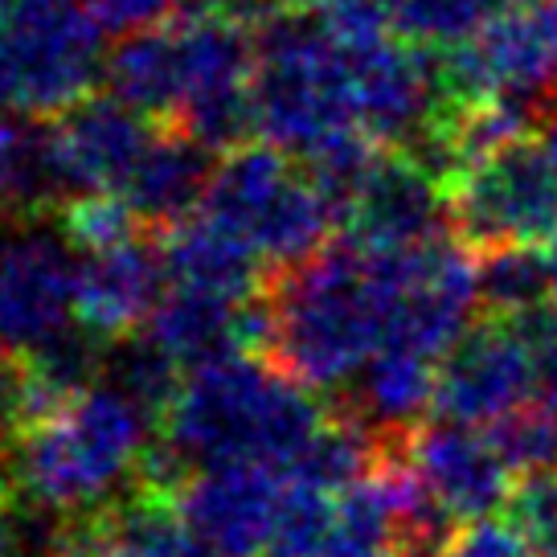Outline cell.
<instances>
[{"label": "cell", "instance_id": "1", "mask_svg": "<svg viewBox=\"0 0 557 557\" xmlns=\"http://www.w3.org/2000/svg\"><path fill=\"white\" fill-rule=\"evenodd\" d=\"M410 250H369L341 238L267 283L271 361L308 389H345L394 329Z\"/></svg>", "mask_w": 557, "mask_h": 557}, {"label": "cell", "instance_id": "2", "mask_svg": "<svg viewBox=\"0 0 557 557\" xmlns=\"http://www.w3.org/2000/svg\"><path fill=\"white\" fill-rule=\"evenodd\" d=\"M329 418L324 401L271 357L238 352L181 382L160 447L181 475L226 463H262L287 475Z\"/></svg>", "mask_w": 557, "mask_h": 557}, {"label": "cell", "instance_id": "3", "mask_svg": "<svg viewBox=\"0 0 557 557\" xmlns=\"http://www.w3.org/2000/svg\"><path fill=\"white\" fill-rule=\"evenodd\" d=\"M152 418L120 385H90L4 455L9 484L62 517H95L144 487Z\"/></svg>", "mask_w": 557, "mask_h": 557}, {"label": "cell", "instance_id": "4", "mask_svg": "<svg viewBox=\"0 0 557 557\" xmlns=\"http://www.w3.org/2000/svg\"><path fill=\"white\" fill-rule=\"evenodd\" d=\"M255 62V132L278 148L308 157L324 139L357 127L352 62L312 13L267 21Z\"/></svg>", "mask_w": 557, "mask_h": 557}, {"label": "cell", "instance_id": "5", "mask_svg": "<svg viewBox=\"0 0 557 557\" xmlns=\"http://www.w3.org/2000/svg\"><path fill=\"white\" fill-rule=\"evenodd\" d=\"M197 213L259 255L271 275L292 271L324 250L336 226L304 169H292L271 144H243L213 169Z\"/></svg>", "mask_w": 557, "mask_h": 557}, {"label": "cell", "instance_id": "6", "mask_svg": "<svg viewBox=\"0 0 557 557\" xmlns=\"http://www.w3.org/2000/svg\"><path fill=\"white\" fill-rule=\"evenodd\" d=\"M103 25L83 0H13L0 9V115H66L90 99Z\"/></svg>", "mask_w": 557, "mask_h": 557}, {"label": "cell", "instance_id": "7", "mask_svg": "<svg viewBox=\"0 0 557 557\" xmlns=\"http://www.w3.org/2000/svg\"><path fill=\"white\" fill-rule=\"evenodd\" d=\"M451 230L471 255L557 243V164L537 136L471 164L451 185Z\"/></svg>", "mask_w": 557, "mask_h": 557}, {"label": "cell", "instance_id": "8", "mask_svg": "<svg viewBox=\"0 0 557 557\" xmlns=\"http://www.w3.org/2000/svg\"><path fill=\"white\" fill-rule=\"evenodd\" d=\"M537 394V348L517 324L484 315L438 361L435 418L463 426H496Z\"/></svg>", "mask_w": 557, "mask_h": 557}, {"label": "cell", "instance_id": "9", "mask_svg": "<svg viewBox=\"0 0 557 557\" xmlns=\"http://www.w3.org/2000/svg\"><path fill=\"white\" fill-rule=\"evenodd\" d=\"M74 271L66 234L46 226L0 230V345L29 357L74 329Z\"/></svg>", "mask_w": 557, "mask_h": 557}, {"label": "cell", "instance_id": "10", "mask_svg": "<svg viewBox=\"0 0 557 557\" xmlns=\"http://www.w3.org/2000/svg\"><path fill=\"white\" fill-rule=\"evenodd\" d=\"M352 90H357V127L389 152L414 148L447 120V103L438 90L435 53L414 50L406 41H377L348 50Z\"/></svg>", "mask_w": 557, "mask_h": 557}, {"label": "cell", "instance_id": "11", "mask_svg": "<svg viewBox=\"0 0 557 557\" xmlns=\"http://www.w3.org/2000/svg\"><path fill=\"white\" fill-rule=\"evenodd\" d=\"M287 475L262 463H226L185 475L173 492L176 517L222 557H267Z\"/></svg>", "mask_w": 557, "mask_h": 557}, {"label": "cell", "instance_id": "12", "mask_svg": "<svg viewBox=\"0 0 557 557\" xmlns=\"http://www.w3.org/2000/svg\"><path fill=\"white\" fill-rule=\"evenodd\" d=\"M401 455L414 463V471L431 484V492L463 529L496 521L508 512L517 475L505 463L500 447L492 443V435H484L480 426H463L447 418L422 422L406 438Z\"/></svg>", "mask_w": 557, "mask_h": 557}, {"label": "cell", "instance_id": "13", "mask_svg": "<svg viewBox=\"0 0 557 557\" xmlns=\"http://www.w3.org/2000/svg\"><path fill=\"white\" fill-rule=\"evenodd\" d=\"M345 226V238L369 250H418L443 243L455 238L451 189L406 152H382Z\"/></svg>", "mask_w": 557, "mask_h": 557}, {"label": "cell", "instance_id": "14", "mask_svg": "<svg viewBox=\"0 0 557 557\" xmlns=\"http://www.w3.org/2000/svg\"><path fill=\"white\" fill-rule=\"evenodd\" d=\"M164 250L148 234L132 243L90 250L74 271V320L103 345L127 341L139 324L157 315L164 299Z\"/></svg>", "mask_w": 557, "mask_h": 557}, {"label": "cell", "instance_id": "15", "mask_svg": "<svg viewBox=\"0 0 557 557\" xmlns=\"http://www.w3.org/2000/svg\"><path fill=\"white\" fill-rule=\"evenodd\" d=\"M53 136H58L66 189L74 197H90V193L120 197L127 181L136 176L139 160L152 152L160 127H152L148 115L120 103L115 95L107 99L90 95L78 107H70L66 115H58Z\"/></svg>", "mask_w": 557, "mask_h": 557}, {"label": "cell", "instance_id": "16", "mask_svg": "<svg viewBox=\"0 0 557 557\" xmlns=\"http://www.w3.org/2000/svg\"><path fill=\"white\" fill-rule=\"evenodd\" d=\"M144 336L160 352H169L176 366L201 369L238 357L246 348L271 345V308H267V296L250 304H230V299L173 287L160 299Z\"/></svg>", "mask_w": 557, "mask_h": 557}, {"label": "cell", "instance_id": "17", "mask_svg": "<svg viewBox=\"0 0 557 557\" xmlns=\"http://www.w3.org/2000/svg\"><path fill=\"white\" fill-rule=\"evenodd\" d=\"M164 267L181 292H201L230 304H250L267 296L262 287V262L255 250H246L238 238H230L222 226L206 222L201 213L173 226L164 243Z\"/></svg>", "mask_w": 557, "mask_h": 557}, {"label": "cell", "instance_id": "18", "mask_svg": "<svg viewBox=\"0 0 557 557\" xmlns=\"http://www.w3.org/2000/svg\"><path fill=\"white\" fill-rule=\"evenodd\" d=\"M209 148H201L197 139L185 132H160L152 152L139 160L136 176L127 181V189L120 193L127 206L139 213L144 226H181L185 218L197 213L201 197L209 189Z\"/></svg>", "mask_w": 557, "mask_h": 557}, {"label": "cell", "instance_id": "19", "mask_svg": "<svg viewBox=\"0 0 557 557\" xmlns=\"http://www.w3.org/2000/svg\"><path fill=\"white\" fill-rule=\"evenodd\" d=\"M103 557H222L176 517L173 496L136 487L127 500L95 512Z\"/></svg>", "mask_w": 557, "mask_h": 557}, {"label": "cell", "instance_id": "20", "mask_svg": "<svg viewBox=\"0 0 557 557\" xmlns=\"http://www.w3.org/2000/svg\"><path fill=\"white\" fill-rule=\"evenodd\" d=\"M107 83H111V95L120 103L136 107L139 115H148V120L169 115L173 120L176 107H181V87H185L181 37H176L173 21L160 29H144V34L127 37L107 62Z\"/></svg>", "mask_w": 557, "mask_h": 557}, {"label": "cell", "instance_id": "21", "mask_svg": "<svg viewBox=\"0 0 557 557\" xmlns=\"http://www.w3.org/2000/svg\"><path fill=\"white\" fill-rule=\"evenodd\" d=\"M475 292L480 312L496 320H524L557 308L554 255H545L541 246H500L475 255Z\"/></svg>", "mask_w": 557, "mask_h": 557}, {"label": "cell", "instance_id": "22", "mask_svg": "<svg viewBox=\"0 0 557 557\" xmlns=\"http://www.w3.org/2000/svg\"><path fill=\"white\" fill-rule=\"evenodd\" d=\"M517 0H394V34L414 50H455L505 17Z\"/></svg>", "mask_w": 557, "mask_h": 557}, {"label": "cell", "instance_id": "23", "mask_svg": "<svg viewBox=\"0 0 557 557\" xmlns=\"http://www.w3.org/2000/svg\"><path fill=\"white\" fill-rule=\"evenodd\" d=\"M324 557H398V524L377 471L336 496V521Z\"/></svg>", "mask_w": 557, "mask_h": 557}, {"label": "cell", "instance_id": "24", "mask_svg": "<svg viewBox=\"0 0 557 557\" xmlns=\"http://www.w3.org/2000/svg\"><path fill=\"white\" fill-rule=\"evenodd\" d=\"M332 521H336V496L332 492L287 480L267 557H324Z\"/></svg>", "mask_w": 557, "mask_h": 557}, {"label": "cell", "instance_id": "25", "mask_svg": "<svg viewBox=\"0 0 557 557\" xmlns=\"http://www.w3.org/2000/svg\"><path fill=\"white\" fill-rule=\"evenodd\" d=\"M492 443L500 447L512 475H557V410L545 401H529L517 414L492 426Z\"/></svg>", "mask_w": 557, "mask_h": 557}, {"label": "cell", "instance_id": "26", "mask_svg": "<svg viewBox=\"0 0 557 557\" xmlns=\"http://www.w3.org/2000/svg\"><path fill=\"white\" fill-rule=\"evenodd\" d=\"M62 234L74 250H107V246L132 243L139 234H148L139 213L123 197H111V193H90V197H74L62 213Z\"/></svg>", "mask_w": 557, "mask_h": 557}, {"label": "cell", "instance_id": "27", "mask_svg": "<svg viewBox=\"0 0 557 557\" xmlns=\"http://www.w3.org/2000/svg\"><path fill=\"white\" fill-rule=\"evenodd\" d=\"M308 13L345 50L377 46L394 34V0H312Z\"/></svg>", "mask_w": 557, "mask_h": 557}, {"label": "cell", "instance_id": "28", "mask_svg": "<svg viewBox=\"0 0 557 557\" xmlns=\"http://www.w3.org/2000/svg\"><path fill=\"white\" fill-rule=\"evenodd\" d=\"M505 521L541 554L557 537V475L521 480L517 492H512V500H508Z\"/></svg>", "mask_w": 557, "mask_h": 557}, {"label": "cell", "instance_id": "29", "mask_svg": "<svg viewBox=\"0 0 557 557\" xmlns=\"http://www.w3.org/2000/svg\"><path fill=\"white\" fill-rule=\"evenodd\" d=\"M90 17L103 25V34H144L160 29L164 21H176L197 0H83Z\"/></svg>", "mask_w": 557, "mask_h": 557}, {"label": "cell", "instance_id": "30", "mask_svg": "<svg viewBox=\"0 0 557 557\" xmlns=\"http://www.w3.org/2000/svg\"><path fill=\"white\" fill-rule=\"evenodd\" d=\"M222 4L230 13H238L246 25H267V21L296 13V4H304V0H222Z\"/></svg>", "mask_w": 557, "mask_h": 557}, {"label": "cell", "instance_id": "31", "mask_svg": "<svg viewBox=\"0 0 557 557\" xmlns=\"http://www.w3.org/2000/svg\"><path fill=\"white\" fill-rule=\"evenodd\" d=\"M537 394L545 406L557 410V336L537 352Z\"/></svg>", "mask_w": 557, "mask_h": 557}, {"label": "cell", "instance_id": "32", "mask_svg": "<svg viewBox=\"0 0 557 557\" xmlns=\"http://www.w3.org/2000/svg\"><path fill=\"white\" fill-rule=\"evenodd\" d=\"M541 144L549 148V157H554V164H557V111H549V120L541 123Z\"/></svg>", "mask_w": 557, "mask_h": 557}, {"label": "cell", "instance_id": "33", "mask_svg": "<svg viewBox=\"0 0 557 557\" xmlns=\"http://www.w3.org/2000/svg\"><path fill=\"white\" fill-rule=\"evenodd\" d=\"M537 557H557V537L554 541H549V545H545V549H541V554Z\"/></svg>", "mask_w": 557, "mask_h": 557}, {"label": "cell", "instance_id": "34", "mask_svg": "<svg viewBox=\"0 0 557 557\" xmlns=\"http://www.w3.org/2000/svg\"><path fill=\"white\" fill-rule=\"evenodd\" d=\"M554 299H557V243H554Z\"/></svg>", "mask_w": 557, "mask_h": 557}, {"label": "cell", "instance_id": "35", "mask_svg": "<svg viewBox=\"0 0 557 557\" xmlns=\"http://www.w3.org/2000/svg\"><path fill=\"white\" fill-rule=\"evenodd\" d=\"M438 557H459V554H455V545H451V549H447V554H438Z\"/></svg>", "mask_w": 557, "mask_h": 557}, {"label": "cell", "instance_id": "36", "mask_svg": "<svg viewBox=\"0 0 557 557\" xmlns=\"http://www.w3.org/2000/svg\"><path fill=\"white\" fill-rule=\"evenodd\" d=\"M9 4H13V0H0V9H9Z\"/></svg>", "mask_w": 557, "mask_h": 557}, {"label": "cell", "instance_id": "37", "mask_svg": "<svg viewBox=\"0 0 557 557\" xmlns=\"http://www.w3.org/2000/svg\"><path fill=\"white\" fill-rule=\"evenodd\" d=\"M0 213H4V206H0Z\"/></svg>", "mask_w": 557, "mask_h": 557}]
</instances>
